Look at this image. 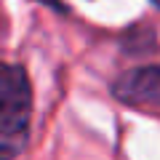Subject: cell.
Segmentation results:
<instances>
[{
    "label": "cell",
    "instance_id": "cell-1",
    "mask_svg": "<svg viewBox=\"0 0 160 160\" xmlns=\"http://www.w3.org/2000/svg\"><path fill=\"white\" fill-rule=\"evenodd\" d=\"M32 115V86L19 64L0 62V133L27 136Z\"/></svg>",
    "mask_w": 160,
    "mask_h": 160
},
{
    "label": "cell",
    "instance_id": "cell-2",
    "mask_svg": "<svg viewBox=\"0 0 160 160\" xmlns=\"http://www.w3.org/2000/svg\"><path fill=\"white\" fill-rule=\"evenodd\" d=\"M112 93L133 107H160V64L126 72L112 86Z\"/></svg>",
    "mask_w": 160,
    "mask_h": 160
},
{
    "label": "cell",
    "instance_id": "cell-4",
    "mask_svg": "<svg viewBox=\"0 0 160 160\" xmlns=\"http://www.w3.org/2000/svg\"><path fill=\"white\" fill-rule=\"evenodd\" d=\"M40 3H48V6H56L59 0H40Z\"/></svg>",
    "mask_w": 160,
    "mask_h": 160
},
{
    "label": "cell",
    "instance_id": "cell-3",
    "mask_svg": "<svg viewBox=\"0 0 160 160\" xmlns=\"http://www.w3.org/2000/svg\"><path fill=\"white\" fill-rule=\"evenodd\" d=\"M27 136H11V133H0V160H13L22 152Z\"/></svg>",
    "mask_w": 160,
    "mask_h": 160
}]
</instances>
